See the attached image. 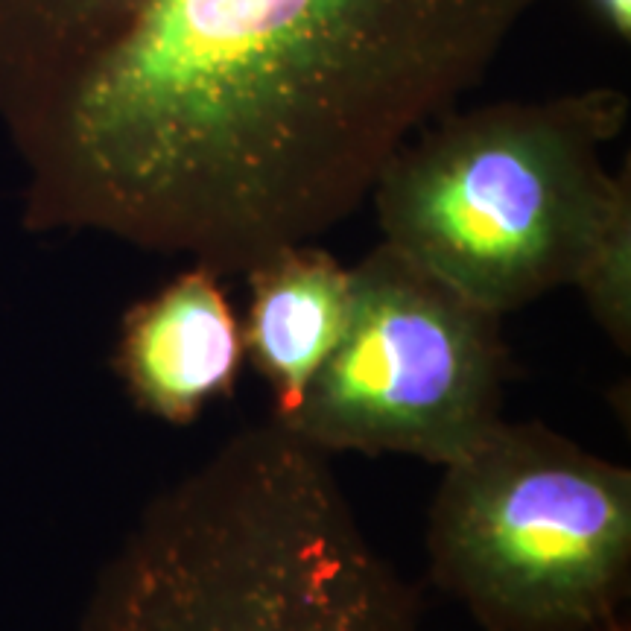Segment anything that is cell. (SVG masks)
<instances>
[{
    "label": "cell",
    "mask_w": 631,
    "mask_h": 631,
    "mask_svg": "<svg viewBox=\"0 0 631 631\" xmlns=\"http://www.w3.org/2000/svg\"><path fill=\"white\" fill-rule=\"evenodd\" d=\"M617 348H631V199L596 234L573 284Z\"/></svg>",
    "instance_id": "obj_8"
},
{
    "label": "cell",
    "mask_w": 631,
    "mask_h": 631,
    "mask_svg": "<svg viewBox=\"0 0 631 631\" xmlns=\"http://www.w3.org/2000/svg\"><path fill=\"white\" fill-rule=\"evenodd\" d=\"M252 284L243 348L275 395V418L290 415L348 328L351 269L316 243L290 246L246 272Z\"/></svg>",
    "instance_id": "obj_7"
},
{
    "label": "cell",
    "mask_w": 631,
    "mask_h": 631,
    "mask_svg": "<svg viewBox=\"0 0 631 631\" xmlns=\"http://www.w3.org/2000/svg\"><path fill=\"white\" fill-rule=\"evenodd\" d=\"M348 328L290 415L325 453H401L450 465L503 421L500 313L380 243L351 269Z\"/></svg>",
    "instance_id": "obj_5"
},
{
    "label": "cell",
    "mask_w": 631,
    "mask_h": 631,
    "mask_svg": "<svg viewBox=\"0 0 631 631\" xmlns=\"http://www.w3.org/2000/svg\"><path fill=\"white\" fill-rule=\"evenodd\" d=\"M599 18L617 33V36L629 38L631 33V0H591Z\"/></svg>",
    "instance_id": "obj_9"
},
{
    "label": "cell",
    "mask_w": 631,
    "mask_h": 631,
    "mask_svg": "<svg viewBox=\"0 0 631 631\" xmlns=\"http://www.w3.org/2000/svg\"><path fill=\"white\" fill-rule=\"evenodd\" d=\"M626 117L614 88L442 114L374 185L383 243L500 316L570 287L631 199L602 164Z\"/></svg>",
    "instance_id": "obj_3"
},
{
    "label": "cell",
    "mask_w": 631,
    "mask_h": 631,
    "mask_svg": "<svg viewBox=\"0 0 631 631\" xmlns=\"http://www.w3.org/2000/svg\"><path fill=\"white\" fill-rule=\"evenodd\" d=\"M614 631H617V629H614ZM623 631H626V629H623Z\"/></svg>",
    "instance_id": "obj_10"
},
{
    "label": "cell",
    "mask_w": 631,
    "mask_h": 631,
    "mask_svg": "<svg viewBox=\"0 0 631 631\" xmlns=\"http://www.w3.org/2000/svg\"><path fill=\"white\" fill-rule=\"evenodd\" d=\"M331 453L275 415L152 497L82 631H418Z\"/></svg>",
    "instance_id": "obj_2"
},
{
    "label": "cell",
    "mask_w": 631,
    "mask_h": 631,
    "mask_svg": "<svg viewBox=\"0 0 631 631\" xmlns=\"http://www.w3.org/2000/svg\"><path fill=\"white\" fill-rule=\"evenodd\" d=\"M427 553L485 631L594 629L629 594L631 471L538 421H500L445 465Z\"/></svg>",
    "instance_id": "obj_4"
},
{
    "label": "cell",
    "mask_w": 631,
    "mask_h": 631,
    "mask_svg": "<svg viewBox=\"0 0 631 631\" xmlns=\"http://www.w3.org/2000/svg\"><path fill=\"white\" fill-rule=\"evenodd\" d=\"M544 0H0L33 228L220 275L316 243Z\"/></svg>",
    "instance_id": "obj_1"
},
{
    "label": "cell",
    "mask_w": 631,
    "mask_h": 631,
    "mask_svg": "<svg viewBox=\"0 0 631 631\" xmlns=\"http://www.w3.org/2000/svg\"><path fill=\"white\" fill-rule=\"evenodd\" d=\"M220 278L193 263L123 319L117 369L135 404L167 424L196 421L243 366V328Z\"/></svg>",
    "instance_id": "obj_6"
}]
</instances>
